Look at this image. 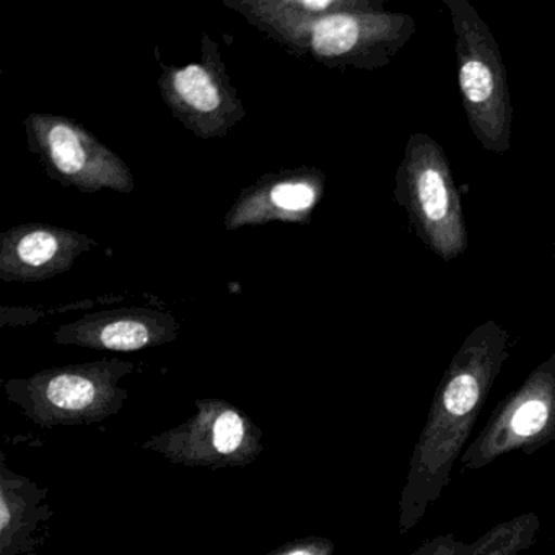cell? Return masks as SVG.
<instances>
[{"label":"cell","mask_w":555,"mask_h":555,"mask_svg":"<svg viewBox=\"0 0 555 555\" xmlns=\"http://www.w3.org/2000/svg\"><path fill=\"white\" fill-rule=\"evenodd\" d=\"M509 336L495 321H486L464 339L444 372L427 421L412 451L399 499L398 531L408 534L451 480L477 418L509 356Z\"/></svg>","instance_id":"1"},{"label":"cell","mask_w":555,"mask_h":555,"mask_svg":"<svg viewBox=\"0 0 555 555\" xmlns=\"http://www.w3.org/2000/svg\"><path fill=\"white\" fill-rule=\"evenodd\" d=\"M134 363L119 359L41 370L5 382V395L41 428L95 425L121 411L128 389L119 383Z\"/></svg>","instance_id":"2"},{"label":"cell","mask_w":555,"mask_h":555,"mask_svg":"<svg viewBox=\"0 0 555 555\" xmlns=\"http://www.w3.org/2000/svg\"><path fill=\"white\" fill-rule=\"evenodd\" d=\"M444 5L456 35L457 82L467 121L487 152L506 154L513 109L499 44L467 0H444Z\"/></svg>","instance_id":"3"},{"label":"cell","mask_w":555,"mask_h":555,"mask_svg":"<svg viewBox=\"0 0 555 555\" xmlns=\"http://www.w3.org/2000/svg\"><path fill=\"white\" fill-rule=\"evenodd\" d=\"M396 201L404 207L418 238L443 261L467 248L463 204L443 149L430 135H412L396 173Z\"/></svg>","instance_id":"4"},{"label":"cell","mask_w":555,"mask_h":555,"mask_svg":"<svg viewBox=\"0 0 555 555\" xmlns=\"http://www.w3.org/2000/svg\"><path fill=\"white\" fill-rule=\"evenodd\" d=\"M414 31L409 15L383 12L382 4L373 2L307 22L274 41L295 56H310L326 67L372 70L386 66Z\"/></svg>","instance_id":"5"},{"label":"cell","mask_w":555,"mask_h":555,"mask_svg":"<svg viewBox=\"0 0 555 555\" xmlns=\"http://www.w3.org/2000/svg\"><path fill=\"white\" fill-rule=\"evenodd\" d=\"M27 147L51 180L83 194H131V168L108 145L69 116L30 113L24 121Z\"/></svg>","instance_id":"6"},{"label":"cell","mask_w":555,"mask_h":555,"mask_svg":"<svg viewBox=\"0 0 555 555\" xmlns=\"http://www.w3.org/2000/svg\"><path fill=\"white\" fill-rule=\"evenodd\" d=\"M142 448L186 467H245L264 451L262 430L242 409L222 398H201L196 412L154 435Z\"/></svg>","instance_id":"7"},{"label":"cell","mask_w":555,"mask_h":555,"mask_svg":"<svg viewBox=\"0 0 555 555\" xmlns=\"http://www.w3.org/2000/svg\"><path fill=\"white\" fill-rule=\"evenodd\" d=\"M552 441H555V353L496 404L482 430L461 454V466L463 470H479L516 451L528 456L538 453Z\"/></svg>","instance_id":"8"},{"label":"cell","mask_w":555,"mask_h":555,"mask_svg":"<svg viewBox=\"0 0 555 555\" xmlns=\"http://www.w3.org/2000/svg\"><path fill=\"white\" fill-rule=\"evenodd\" d=\"M162 99L175 118L201 139L223 138L246 118L219 44L203 35L201 60L188 66H162Z\"/></svg>","instance_id":"9"},{"label":"cell","mask_w":555,"mask_h":555,"mask_svg":"<svg viewBox=\"0 0 555 555\" xmlns=\"http://www.w3.org/2000/svg\"><path fill=\"white\" fill-rule=\"evenodd\" d=\"M326 191V177L314 167L291 168L268 173L240 193L223 225L229 232L266 223L307 225Z\"/></svg>","instance_id":"10"},{"label":"cell","mask_w":555,"mask_h":555,"mask_svg":"<svg viewBox=\"0 0 555 555\" xmlns=\"http://www.w3.org/2000/svg\"><path fill=\"white\" fill-rule=\"evenodd\" d=\"M95 246V240L76 230L22 223L0 235V279L22 284L48 281L69 271Z\"/></svg>","instance_id":"11"},{"label":"cell","mask_w":555,"mask_h":555,"mask_svg":"<svg viewBox=\"0 0 555 555\" xmlns=\"http://www.w3.org/2000/svg\"><path fill=\"white\" fill-rule=\"evenodd\" d=\"M180 333L177 318L154 308H116L63 324L54 333L60 346L108 352H138L173 343Z\"/></svg>","instance_id":"12"},{"label":"cell","mask_w":555,"mask_h":555,"mask_svg":"<svg viewBox=\"0 0 555 555\" xmlns=\"http://www.w3.org/2000/svg\"><path fill=\"white\" fill-rule=\"evenodd\" d=\"M47 496V489L12 470L4 454L0 456V555L30 554L34 532L53 516Z\"/></svg>","instance_id":"13"},{"label":"cell","mask_w":555,"mask_h":555,"mask_svg":"<svg viewBox=\"0 0 555 555\" xmlns=\"http://www.w3.org/2000/svg\"><path fill=\"white\" fill-rule=\"evenodd\" d=\"M373 0H223L272 41L307 22L337 12L370 8Z\"/></svg>","instance_id":"14"},{"label":"cell","mask_w":555,"mask_h":555,"mask_svg":"<svg viewBox=\"0 0 555 555\" xmlns=\"http://www.w3.org/2000/svg\"><path fill=\"white\" fill-rule=\"evenodd\" d=\"M539 531L541 518L522 513L493 526L476 541H460L450 532L428 539L411 555H519L534 544Z\"/></svg>","instance_id":"15"},{"label":"cell","mask_w":555,"mask_h":555,"mask_svg":"<svg viewBox=\"0 0 555 555\" xmlns=\"http://www.w3.org/2000/svg\"><path fill=\"white\" fill-rule=\"evenodd\" d=\"M336 545L331 539L310 535V538L294 539L285 542L268 555H334Z\"/></svg>","instance_id":"16"}]
</instances>
